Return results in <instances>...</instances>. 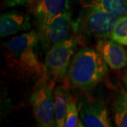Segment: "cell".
<instances>
[{"label": "cell", "instance_id": "cell-1", "mask_svg": "<svg viewBox=\"0 0 127 127\" xmlns=\"http://www.w3.org/2000/svg\"><path fill=\"white\" fill-rule=\"evenodd\" d=\"M38 45L39 33L36 31L26 32L6 42L4 56L8 68L26 79L45 78V68L37 54Z\"/></svg>", "mask_w": 127, "mask_h": 127}, {"label": "cell", "instance_id": "cell-2", "mask_svg": "<svg viewBox=\"0 0 127 127\" xmlns=\"http://www.w3.org/2000/svg\"><path fill=\"white\" fill-rule=\"evenodd\" d=\"M107 71V64L100 52L84 47L73 55L66 77L74 88L89 91L104 78Z\"/></svg>", "mask_w": 127, "mask_h": 127}, {"label": "cell", "instance_id": "cell-3", "mask_svg": "<svg viewBox=\"0 0 127 127\" xmlns=\"http://www.w3.org/2000/svg\"><path fill=\"white\" fill-rule=\"evenodd\" d=\"M75 21L76 34L80 38H95L98 40L111 38L118 18L96 7H83Z\"/></svg>", "mask_w": 127, "mask_h": 127}, {"label": "cell", "instance_id": "cell-4", "mask_svg": "<svg viewBox=\"0 0 127 127\" xmlns=\"http://www.w3.org/2000/svg\"><path fill=\"white\" fill-rule=\"evenodd\" d=\"M80 39L77 34L74 35L47 52L44 66L47 76L57 81L64 78Z\"/></svg>", "mask_w": 127, "mask_h": 127}, {"label": "cell", "instance_id": "cell-5", "mask_svg": "<svg viewBox=\"0 0 127 127\" xmlns=\"http://www.w3.org/2000/svg\"><path fill=\"white\" fill-rule=\"evenodd\" d=\"M32 112L37 125L41 127H56L53 83L41 81L31 97Z\"/></svg>", "mask_w": 127, "mask_h": 127}, {"label": "cell", "instance_id": "cell-6", "mask_svg": "<svg viewBox=\"0 0 127 127\" xmlns=\"http://www.w3.org/2000/svg\"><path fill=\"white\" fill-rule=\"evenodd\" d=\"M40 45L46 52L56 45L76 35L75 21L70 11L64 12L50 23L38 28Z\"/></svg>", "mask_w": 127, "mask_h": 127}, {"label": "cell", "instance_id": "cell-7", "mask_svg": "<svg viewBox=\"0 0 127 127\" xmlns=\"http://www.w3.org/2000/svg\"><path fill=\"white\" fill-rule=\"evenodd\" d=\"M82 123L86 127H112L109 112L104 102L99 99L85 97L78 104Z\"/></svg>", "mask_w": 127, "mask_h": 127}, {"label": "cell", "instance_id": "cell-8", "mask_svg": "<svg viewBox=\"0 0 127 127\" xmlns=\"http://www.w3.org/2000/svg\"><path fill=\"white\" fill-rule=\"evenodd\" d=\"M32 14L38 28L45 26L64 12L69 11L70 0H35Z\"/></svg>", "mask_w": 127, "mask_h": 127}, {"label": "cell", "instance_id": "cell-9", "mask_svg": "<svg viewBox=\"0 0 127 127\" xmlns=\"http://www.w3.org/2000/svg\"><path fill=\"white\" fill-rule=\"evenodd\" d=\"M96 49L111 69L120 70L127 66V50L112 38L98 40Z\"/></svg>", "mask_w": 127, "mask_h": 127}, {"label": "cell", "instance_id": "cell-10", "mask_svg": "<svg viewBox=\"0 0 127 127\" xmlns=\"http://www.w3.org/2000/svg\"><path fill=\"white\" fill-rule=\"evenodd\" d=\"M31 28L30 16L23 12L12 11L0 16L1 37L14 35L21 32H28Z\"/></svg>", "mask_w": 127, "mask_h": 127}, {"label": "cell", "instance_id": "cell-11", "mask_svg": "<svg viewBox=\"0 0 127 127\" xmlns=\"http://www.w3.org/2000/svg\"><path fill=\"white\" fill-rule=\"evenodd\" d=\"M83 7H96L117 18L127 16V0H81Z\"/></svg>", "mask_w": 127, "mask_h": 127}, {"label": "cell", "instance_id": "cell-12", "mask_svg": "<svg viewBox=\"0 0 127 127\" xmlns=\"http://www.w3.org/2000/svg\"><path fill=\"white\" fill-rule=\"evenodd\" d=\"M69 95L70 94L68 90L65 87L57 86L54 89L56 127H64L66 112Z\"/></svg>", "mask_w": 127, "mask_h": 127}, {"label": "cell", "instance_id": "cell-13", "mask_svg": "<svg viewBox=\"0 0 127 127\" xmlns=\"http://www.w3.org/2000/svg\"><path fill=\"white\" fill-rule=\"evenodd\" d=\"M114 124L118 127H127V92L121 91L116 95L112 104Z\"/></svg>", "mask_w": 127, "mask_h": 127}, {"label": "cell", "instance_id": "cell-14", "mask_svg": "<svg viewBox=\"0 0 127 127\" xmlns=\"http://www.w3.org/2000/svg\"><path fill=\"white\" fill-rule=\"evenodd\" d=\"M84 127V125L82 123L81 118H80L78 106L77 105L76 99L70 94L68 98L64 127Z\"/></svg>", "mask_w": 127, "mask_h": 127}, {"label": "cell", "instance_id": "cell-15", "mask_svg": "<svg viewBox=\"0 0 127 127\" xmlns=\"http://www.w3.org/2000/svg\"><path fill=\"white\" fill-rule=\"evenodd\" d=\"M111 38L119 44L127 47V16L118 18Z\"/></svg>", "mask_w": 127, "mask_h": 127}, {"label": "cell", "instance_id": "cell-16", "mask_svg": "<svg viewBox=\"0 0 127 127\" xmlns=\"http://www.w3.org/2000/svg\"><path fill=\"white\" fill-rule=\"evenodd\" d=\"M35 0H4V4L9 7H15L19 6L32 4Z\"/></svg>", "mask_w": 127, "mask_h": 127}, {"label": "cell", "instance_id": "cell-17", "mask_svg": "<svg viewBox=\"0 0 127 127\" xmlns=\"http://www.w3.org/2000/svg\"><path fill=\"white\" fill-rule=\"evenodd\" d=\"M123 82H124V85L127 90V72L125 73V75L123 77Z\"/></svg>", "mask_w": 127, "mask_h": 127}]
</instances>
